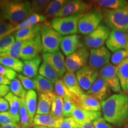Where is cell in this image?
<instances>
[{
  "instance_id": "1",
  "label": "cell",
  "mask_w": 128,
  "mask_h": 128,
  "mask_svg": "<svg viewBox=\"0 0 128 128\" xmlns=\"http://www.w3.org/2000/svg\"><path fill=\"white\" fill-rule=\"evenodd\" d=\"M103 118L110 124L118 126L128 122V94H115L101 102Z\"/></svg>"
},
{
  "instance_id": "2",
  "label": "cell",
  "mask_w": 128,
  "mask_h": 128,
  "mask_svg": "<svg viewBox=\"0 0 128 128\" xmlns=\"http://www.w3.org/2000/svg\"><path fill=\"white\" fill-rule=\"evenodd\" d=\"M32 14L29 1L0 0V20L17 25Z\"/></svg>"
},
{
  "instance_id": "3",
  "label": "cell",
  "mask_w": 128,
  "mask_h": 128,
  "mask_svg": "<svg viewBox=\"0 0 128 128\" xmlns=\"http://www.w3.org/2000/svg\"><path fill=\"white\" fill-rule=\"evenodd\" d=\"M84 14L54 18L50 22L51 27L61 36L76 34L78 32L80 19Z\"/></svg>"
},
{
  "instance_id": "4",
  "label": "cell",
  "mask_w": 128,
  "mask_h": 128,
  "mask_svg": "<svg viewBox=\"0 0 128 128\" xmlns=\"http://www.w3.org/2000/svg\"><path fill=\"white\" fill-rule=\"evenodd\" d=\"M104 21L112 29L128 31V4L116 10H107L104 14Z\"/></svg>"
},
{
  "instance_id": "5",
  "label": "cell",
  "mask_w": 128,
  "mask_h": 128,
  "mask_svg": "<svg viewBox=\"0 0 128 128\" xmlns=\"http://www.w3.org/2000/svg\"><path fill=\"white\" fill-rule=\"evenodd\" d=\"M40 35L44 48L43 52L54 53L60 50L62 36L50 24L46 23L42 24Z\"/></svg>"
},
{
  "instance_id": "6",
  "label": "cell",
  "mask_w": 128,
  "mask_h": 128,
  "mask_svg": "<svg viewBox=\"0 0 128 128\" xmlns=\"http://www.w3.org/2000/svg\"><path fill=\"white\" fill-rule=\"evenodd\" d=\"M103 11L101 9L91 10L85 13L80 19L78 23V33L87 35L95 30L104 18Z\"/></svg>"
},
{
  "instance_id": "7",
  "label": "cell",
  "mask_w": 128,
  "mask_h": 128,
  "mask_svg": "<svg viewBox=\"0 0 128 128\" xmlns=\"http://www.w3.org/2000/svg\"><path fill=\"white\" fill-rule=\"evenodd\" d=\"M110 28L108 26L101 24L95 30L86 35L84 39L86 48L97 49L103 46L109 36Z\"/></svg>"
},
{
  "instance_id": "8",
  "label": "cell",
  "mask_w": 128,
  "mask_h": 128,
  "mask_svg": "<svg viewBox=\"0 0 128 128\" xmlns=\"http://www.w3.org/2000/svg\"><path fill=\"white\" fill-rule=\"evenodd\" d=\"M90 57V52L87 48H80L65 59V67L67 72L74 73L87 65Z\"/></svg>"
},
{
  "instance_id": "9",
  "label": "cell",
  "mask_w": 128,
  "mask_h": 128,
  "mask_svg": "<svg viewBox=\"0 0 128 128\" xmlns=\"http://www.w3.org/2000/svg\"><path fill=\"white\" fill-rule=\"evenodd\" d=\"M111 56L110 51L104 46L97 49H92L90 51L89 66L97 71L100 70L109 64Z\"/></svg>"
},
{
  "instance_id": "10",
  "label": "cell",
  "mask_w": 128,
  "mask_h": 128,
  "mask_svg": "<svg viewBox=\"0 0 128 128\" xmlns=\"http://www.w3.org/2000/svg\"><path fill=\"white\" fill-rule=\"evenodd\" d=\"M40 33L28 40L25 41L20 55V59L24 61L33 60L39 56L43 51Z\"/></svg>"
},
{
  "instance_id": "11",
  "label": "cell",
  "mask_w": 128,
  "mask_h": 128,
  "mask_svg": "<svg viewBox=\"0 0 128 128\" xmlns=\"http://www.w3.org/2000/svg\"><path fill=\"white\" fill-rule=\"evenodd\" d=\"M92 7V6L90 2L87 3L81 0L68 1L61 10L56 15L55 18L85 14L90 12Z\"/></svg>"
},
{
  "instance_id": "12",
  "label": "cell",
  "mask_w": 128,
  "mask_h": 128,
  "mask_svg": "<svg viewBox=\"0 0 128 128\" xmlns=\"http://www.w3.org/2000/svg\"><path fill=\"white\" fill-rule=\"evenodd\" d=\"M99 76L104 80L113 92L122 93V90L117 72V66L108 64L100 70Z\"/></svg>"
},
{
  "instance_id": "13",
  "label": "cell",
  "mask_w": 128,
  "mask_h": 128,
  "mask_svg": "<svg viewBox=\"0 0 128 128\" xmlns=\"http://www.w3.org/2000/svg\"><path fill=\"white\" fill-rule=\"evenodd\" d=\"M128 43V32L119 29H112L106 44L108 50L114 52L125 49Z\"/></svg>"
},
{
  "instance_id": "14",
  "label": "cell",
  "mask_w": 128,
  "mask_h": 128,
  "mask_svg": "<svg viewBox=\"0 0 128 128\" xmlns=\"http://www.w3.org/2000/svg\"><path fill=\"white\" fill-rule=\"evenodd\" d=\"M76 75L81 88L88 91L98 78L99 72L86 65L76 71Z\"/></svg>"
},
{
  "instance_id": "15",
  "label": "cell",
  "mask_w": 128,
  "mask_h": 128,
  "mask_svg": "<svg viewBox=\"0 0 128 128\" xmlns=\"http://www.w3.org/2000/svg\"><path fill=\"white\" fill-rule=\"evenodd\" d=\"M44 62L50 65L61 78L66 72L64 55L60 50L54 53H43L42 55Z\"/></svg>"
},
{
  "instance_id": "16",
  "label": "cell",
  "mask_w": 128,
  "mask_h": 128,
  "mask_svg": "<svg viewBox=\"0 0 128 128\" xmlns=\"http://www.w3.org/2000/svg\"><path fill=\"white\" fill-rule=\"evenodd\" d=\"M110 89L108 84L100 76L96 80L92 87L87 91L88 94L92 95L99 101L106 100L110 93Z\"/></svg>"
},
{
  "instance_id": "17",
  "label": "cell",
  "mask_w": 128,
  "mask_h": 128,
  "mask_svg": "<svg viewBox=\"0 0 128 128\" xmlns=\"http://www.w3.org/2000/svg\"><path fill=\"white\" fill-rule=\"evenodd\" d=\"M82 46L80 36L72 34L62 37L60 48L64 55L68 56Z\"/></svg>"
},
{
  "instance_id": "18",
  "label": "cell",
  "mask_w": 128,
  "mask_h": 128,
  "mask_svg": "<svg viewBox=\"0 0 128 128\" xmlns=\"http://www.w3.org/2000/svg\"><path fill=\"white\" fill-rule=\"evenodd\" d=\"M75 102L80 108L88 111L100 112L102 106L99 100L90 94L84 93L79 97H76Z\"/></svg>"
},
{
  "instance_id": "19",
  "label": "cell",
  "mask_w": 128,
  "mask_h": 128,
  "mask_svg": "<svg viewBox=\"0 0 128 128\" xmlns=\"http://www.w3.org/2000/svg\"><path fill=\"white\" fill-rule=\"evenodd\" d=\"M102 116L101 112L88 111L77 106L72 117L81 126L85 124L92 122Z\"/></svg>"
},
{
  "instance_id": "20",
  "label": "cell",
  "mask_w": 128,
  "mask_h": 128,
  "mask_svg": "<svg viewBox=\"0 0 128 128\" xmlns=\"http://www.w3.org/2000/svg\"><path fill=\"white\" fill-rule=\"evenodd\" d=\"M64 118H57L51 114H36L33 120V126H40L50 128H59Z\"/></svg>"
},
{
  "instance_id": "21",
  "label": "cell",
  "mask_w": 128,
  "mask_h": 128,
  "mask_svg": "<svg viewBox=\"0 0 128 128\" xmlns=\"http://www.w3.org/2000/svg\"><path fill=\"white\" fill-rule=\"evenodd\" d=\"M62 80L70 92L76 97H78L84 94L82 89L80 87L76 77V75L73 72H66L63 76Z\"/></svg>"
},
{
  "instance_id": "22",
  "label": "cell",
  "mask_w": 128,
  "mask_h": 128,
  "mask_svg": "<svg viewBox=\"0 0 128 128\" xmlns=\"http://www.w3.org/2000/svg\"><path fill=\"white\" fill-rule=\"evenodd\" d=\"M55 93V92H54ZM54 93H38V102L36 114H50Z\"/></svg>"
},
{
  "instance_id": "23",
  "label": "cell",
  "mask_w": 128,
  "mask_h": 128,
  "mask_svg": "<svg viewBox=\"0 0 128 128\" xmlns=\"http://www.w3.org/2000/svg\"><path fill=\"white\" fill-rule=\"evenodd\" d=\"M42 62L40 56L35 58L33 60L23 62V76L30 78H34L38 76L39 70Z\"/></svg>"
},
{
  "instance_id": "24",
  "label": "cell",
  "mask_w": 128,
  "mask_h": 128,
  "mask_svg": "<svg viewBox=\"0 0 128 128\" xmlns=\"http://www.w3.org/2000/svg\"><path fill=\"white\" fill-rule=\"evenodd\" d=\"M5 99L7 101L10 106L9 112L12 115L17 124H20V110L22 100L12 92H10L5 96Z\"/></svg>"
},
{
  "instance_id": "25",
  "label": "cell",
  "mask_w": 128,
  "mask_h": 128,
  "mask_svg": "<svg viewBox=\"0 0 128 128\" xmlns=\"http://www.w3.org/2000/svg\"><path fill=\"white\" fill-rule=\"evenodd\" d=\"M42 28V24L35 25L30 28H23L18 30L14 33V36L16 40L27 41L34 38L37 35L40 33Z\"/></svg>"
},
{
  "instance_id": "26",
  "label": "cell",
  "mask_w": 128,
  "mask_h": 128,
  "mask_svg": "<svg viewBox=\"0 0 128 128\" xmlns=\"http://www.w3.org/2000/svg\"><path fill=\"white\" fill-rule=\"evenodd\" d=\"M46 20V17L43 14L33 13L22 22L14 26L13 30H12V33H15L16 32L23 29V28H30L35 25L39 24L40 23L44 22Z\"/></svg>"
},
{
  "instance_id": "27",
  "label": "cell",
  "mask_w": 128,
  "mask_h": 128,
  "mask_svg": "<svg viewBox=\"0 0 128 128\" xmlns=\"http://www.w3.org/2000/svg\"><path fill=\"white\" fill-rule=\"evenodd\" d=\"M24 103L28 109L30 122L33 124V120L38 107V97L34 90L27 91L24 97Z\"/></svg>"
},
{
  "instance_id": "28",
  "label": "cell",
  "mask_w": 128,
  "mask_h": 128,
  "mask_svg": "<svg viewBox=\"0 0 128 128\" xmlns=\"http://www.w3.org/2000/svg\"><path fill=\"white\" fill-rule=\"evenodd\" d=\"M117 72L122 90L125 94L128 93V58L117 66Z\"/></svg>"
},
{
  "instance_id": "29",
  "label": "cell",
  "mask_w": 128,
  "mask_h": 128,
  "mask_svg": "<svg viewBox=\"0 0 128 128\" xmlns=\"http://www.w3.org/2000/svg\"><path fill=\"white\" fill-rule=\"evenodd\" d=\"M90 2L92 6H95L96 8L100 9L101 8H103L109 9V10L124 7L128 4V1L126 0H97L90 1Z\"/></svg>"
},
{
  "instance_id": "30",
  "label": "cell",
  "mask_w": 128,
  "mask_h": 128,
  "mask_svg": "<svg viewBox=\"0 0 128 128\" xmlns=\"http://www.w3.org/2000/svg\"><path fill=\"white\" fill-rule=\"evenodd\" d=\"M36 83V90L38 93H54V84L44 76L38 75L33 78Z\"/></svg>"
},
{
  "instance_id": "31",
  "label": "cell",
  "mask_w": 128,
  "mask_h": 128,
  "mask_svg": "<svg viewBox=\"0 0 128 128\" xmlns=\"http://www.w3.org/2000/svg\"><path fill=\"white\" fill-rule=\"evenodd\" d=\"M68 1L67 0H54L51 1L43 12V15L46 17H55Z\"/></svg>"
},
{
  "instance_id": "32",
  "label": "cell",
  "mask_w": 128,
  "mask_h": 128,
  "mask_svg": "<svg viewBox=\"0 0 128 128\" xmlns=\"http://www.w3.org/2000/svg\"><path fill=\"white\" fill-rule=\"evenodd\" d=\"M39 74L40 76L48 79L54 84L60 78L55 70L45 62L42 63L39 70Z\"/></svg>"
},
{
  "instance_id": "33",
  "label": "cell",
  "mask_w": 128,
  "mask_h": 128,
  "mask_svg": "<svg viewBox=\"0 0 128 128\" xmlns=\"http://www.w3.org/2000/svg\"><path fill=\"white\" fill-rule=\"evenodd\" d=\"M0 64L20 74L23 72V62L18 59L0 56Z\"/></svg>"
},
{
  "instance_id": "34",
  "label": "cell",
  "mask_w": 128,
  "mask_h": 128,
  "mask_svg": "<svg viewBox=\"0 0 128 128\" xmlns=\"http://www.w3.org/2000/svg\"><path fill=\"white\" fill-rule=\"evenodd\" d=\"M54 92L63 99H73L74 100L76 99V97L69 91L62 79L58 80L54 84Z\"/></svg>"
},
{
  "instance_id": "35",
  "label": "cell",
  "mask_w": 128,
  "mask_h": 128,
  "mask_svg": "<svg viewBox=\"0 0 128 128\" xmlns=\"http://www.w3.org/2000/svg\"><path fill=\"white\" fill-rule=\"evenodd\" d=\"M50 114L57 118H64V99L55 93L53 96Z\"/></svg>"
},
{
  "instance_id": "36",
  "label": "cell",
  "mask_w": 128,
  "mask_h": 128,
  "mask_svg": "<svg viewBox=\"0 0 128 128\" xmlns=\"http://www.w3.org/2000/svg\"><path fill=\"white\" fill-rule=\"evenodd\" d=\"M24 42L25 41L16 40L13 45L10 49V50L6 53L1 54L0 56L10 57L12 58L20 60L21 52H22V50L23 49V46Z\"/></svg>"
},
{
  "instance_id": "37",
  "label": "cell",
  "mask_w": 128,
  "mask_h": 128,
  "mask_svg": "<svg viewBox=\"0 0 128 128\" xmlns=\"http://www.w3.org/2000/svg\"><path fill=\"white\" fill-rule=\"evenodd\" d=\"M10 91L14 95L20 98H24L27 91L24 88L23 85L18 78L16 77L12 81H11L10 85Z\"/></svg>"
},
{
  "instance_id": "38",
  "label": "cell",
  "mask_w": 128,
  "mask_h": 128,
  "mask_svg": "<svg viewBox=\"0 0 128 128\" xmlns=\"http://www.w3.org/2000/svg\"><path fill=\"white\" fill-rule=\"evenodd\" d=\"M22 104L20 110V124L23 128L33 127V124L30 122L29 115H28V109L24 103V98H22Z\"/></svg>"
},
{
  "instance_id": "39",
  "label": "cell",
  "mask_w": 128,
  "mask_h": 128,
  "mask_svg": "<svg viewBox=\"0 0 128 128\" xmlns=\"http://www.w3.org/2000/svg\"><path fill=\"white\" fill-rule=\"evenodd\" d=\"M15 41V38L12 34L0 38V54L8 51L13 45Z\"/></svg>"
},
{
  "instance_id": "40",
  "label": "cell",
  "mask_w": 128,
  "mask_h": 128,
  "mask_svg": "<svg viewBox=\"0 0 128 128\" xmlns=\"http://www.w3.org/2000/svg\"><path fill=\"white\" fill-rule=\"evenodd\" d=\"M78 105L73 99H64V118L72 117Z\"/></svg>"
},
{
  "instance_id": "41",
  "label": "cell",
  "mask_w": 128,
  "mask_h": 128,
  "mask_svg": "<svg viewBox=\"0 0 128 128\" xmlns=\"http://www.w3.org/2000/svg\"><path fill=\"white\" fill-rule=\"evenodd\" d=\"M51 1L49 0H33L30 1V6L33 13L43 12Z\"/></svg>"
},
{
  "instance_id": "42",
  "label": "cell",
  "mask_w": 128,
  "mask_h": 128,
  "mask_svg": "<svg viewBox=\"0 0 128 128\" xmlns=\"http://www.w3.org/2000/svg\"><path fill=\"white\" fill-rule=\"evenodd\" d=\"M127 58H128V55L126 49H120L113 52L111 56L110 60L112 64L115 66H118Z\"/></svg>"
},
{
  "instance_id": "43",
  "label": "cell",
  "mask_w": 128,
  "mask_h": 128,
  "mask_svg": "<svg viewBox=\"0 0 128 128\" xmlns=\"http://www.w3.org/2000/svg\"><path fill=\"white\" fill-rule=\"evenodd\" d=\"M17 76L20 80L24 88L26 91L34 90L36 89V83L33 78L27 77L21 74H18Z\"/></svg>"
},
{
  "instance_id": "44",
  "label": "cell",
  "mask_w": 128,
  "mask_h": 128,
  "mask_svg": "<svg viewBox=\"0 0 128 128\" xmlns=\"http://www.w3.org/2000/svg\"><path fill=\"white\" fill-rule=\"evenodd\" d=\"M17 124L10 112H0V124L1 126Z\"/></svg>"
},
{
  "instance_id": "45",
  "label": "cell",
  "mask_w": 128,
  "mask_h": 128,
  "mask_svg": "<svg viewBox=\"0 0 128 128\" xmlns=\"http://www.w3.org/2000/svg\"><path fill=\"white\" fill-rule=\"evenodd\" d=\"M81 128L72 117L64 118L59 128Z\"/></svg>"
},
{
  "instance_id": "46",
  "label": "cell",
  "mask_w": 128,
  "mask_h": 128,
  "mask_svg": "<svg viewBox=\"0 0 128 128\" xmlns=\"http://www.w3.org/2000/svg\"><path fill=\"white\" fill-rule=\"evenodd\" d=\"M0 75L6 76L10 81H12L17 76V73L12 69L0 64Z\"/></svg>"
},
{
  "instance_id": "47",
  "label": "cell",
  "mask_w": 128,
  "mask_h": 128,
  "mask_svg": "<svg viewBox=\"0 0 128 128\" xmlns=\"http://www.w3.org/2000/svg\"><path fill=\"white\" fill-rule=\"evenodd\" d=\"M95 128H113L104 118H98L94 122H92Z\"/></svg>"
},
{
  "instance_id": "48",
  "label": "cell",
  "mask_w": 128,
  "mask_h": 128,
  "mask_svg": "<svg viewBox=\"0 0 128 128\" xmlns=\"http://www.w3.org/2000/svg\"><path fill=\"white\" fill-rule=\"evenodd\" d=\"M10 110V106L7 100L5 98L0 97V112H8Z\"/></svg>"
},
{
  "instance_id": "49",
  "label": "cell",
  "mask_w": 128,
  "mask_h": 128,
  "mask_svg": "<svg viewBox=\"0 0 128 128\" xmlns=\"http://www.w3.org/2000/svg\"><path fill=\"white\" fill-rule=\"evenodd\" d=\"M10 92V87L8 86L0 84V97H5Z\"/></svg>"
},
{
  "instance_id": "50",
  "label": "cell",
  "mask_w": 128,
  "mask_h": 128,
  "mask_svg": "<svg viewBox=\"0 0 128 128\" xmlns=\"http://www.w3.org/2000/svg\"><path fill=\"white\" fill-rule=\"evenodd\" d=\"M11 81L6 78V76L0 75V84L5 85V86H9L10 85Z\"/></svg>"
},
{
  "instance_id": "51",
  "label": "cell",
  "mask_w": 128,
  "mask_h": 128,
  "mask_svg": "<svg viewBox=\"0 0 128 128\" xmlns=\"http://www.w3.org/2000/svg\"><path fill=\"white\" fill-rule=\"evenodd\" d=\"M0 128H23V127L20 125V124H14L1 126Z\"/></svg>"
},
{
  "instance_id": "52",
  "label": "cell",
  "mask_w": 128,
  "mask_h": 128,
  "mask_svg": "<svg viewBox=\"0 0 128 128\" xmlns=\"http://www.w3.org/2000/svg\"><path fill=\"white\" fill-rule=\"evenodd\" d=\"M81 128H95L93 124H92V122L87 123V124H82V125L81 126Z\"/></svg>"
},
{
  "instance_id": "53",
  "label": "cell",
  "mask_w": 128,
  "mask_h": 128,
  "mask_svg": "<svg viewBox=\"0 0 128 128\" xmlns=\"http://www.w3.org/2000/svg\"><path fill=\"white\" fill-rule=\"evenodd\" d=\"M33 128H50L48 127H44V126H33Z\"/></svg>"
},
{
  "instance_id": "54",
  "label": "cell",
  "mask_w": 128,
  "mask_h": 128,
  "mask_svg": "<svg viewBox=\"0 0 128 128\" xmlns=\"http://www.w3.org/2000/svg\"><path fill=\"white\" fill-rule=\"evenodd\" d=\"M126 52H127V54H128V44H127V46H126Z\"/></svg>"
},
{
  "instance_id": "55",
  "label": "cell",
  "mask_w": 128,
  "mask_h": 128,
  "mask_svg": "<svg viewBox=\"0 0 128 128\" xmlns=\"http://www.w3.org/2000/svg\"><path fill=\"white\" fill-rule=\"evenodd\" d=\"M124 128H128V124H126V125L124 126Z\"/></svg>"
},
{
  "instance_id": "56",
  "label": "cell",
  "mask_w": 128,
  "mask_h": 128,
  "mask_svg": "<svg viewBox=\"0 0 128 128\" xmlns=\"http://www.w3.org/2000/svg\"><path fill=\"white\" fill-rule=\"evenodd\" d=\"M33 128V127H30V128Z\"/></svg>"
},
{
  "instance_id": "57",
  "label": "cell",
  "mask_w": 128,
  "mask_h": 128,
  "mask_svg": "<svg viewBox=\"0 0 128 128\" xmlns=\"http://www.w3.org/2000/svg\"></svg>"
},
{
  "instance_id": "58",
  "label": "cell",
  "mask_w": 128,
  "mask_h": 128,
  "mask_svg": "<svg viewBox=\"0 0 128 128\" xmlns=\"http://www.w3.org/2000/svg\"></svg>"
}]
</instances>
